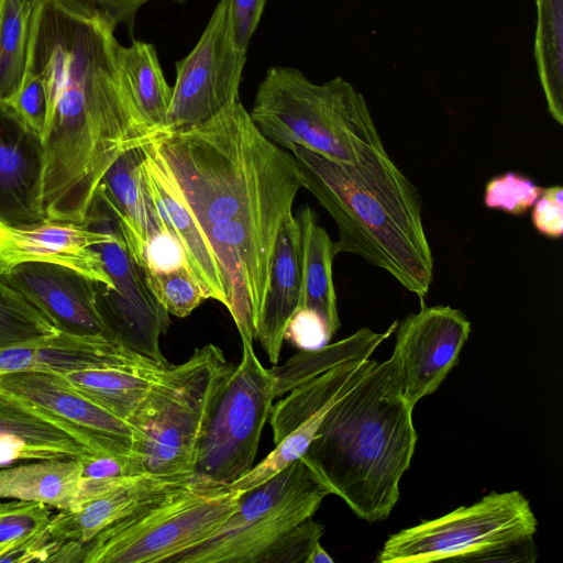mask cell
I'll return each instance as SVG.
<instances>
[{
    "mask_svg": "<svg viewBox=\"0 0 563 563\" xmlns=\"http://www.w3.org/2000/svg\"><path fill=\"white\" fill-rule=\"evenodd\" d=\"M142 156V146L124 152L99 185L118 217L128 251L140 268L148 238L159 229L147 208L140 173Z\"/></svg>",
    "mask_w": 563,
    "mask_h": 563,
    "instance_id": "obj_25",
    "label": "cell"
},
{
    "mask_svg": "<svg viewBox=\"0 0 563 563\" xmlns=\"http://www.w3.org/2000/svg\"><path fill=\"white\" fill-rule=\"evenodd\" d=\"M245 492L196 473L156 493L81 545L82 563H173L209 539Z\"/></svg>",
    "mask_w": 563,
    "mask_h": 563,
    "instance_id": "obj_6",
    "label": "cell"
},
{
    "mask_svg": "<svg viewBox=\"0 0 563 563\" xmlns=\"http://www.w3.org/2000/svg\"><path fill=\"white\" fill-rule=\"evenodd\" d=\"M111 239L101 227L44 220L29 225L0 221V275L29 262L71 268L89 279L114 287L95 245Z\"/></svg>",
    "mask_w": 563,
    "mask_h": 563,
    "instance_id": "obj_16",
    "label": "cell"
},
{
    "mask_svg": "<svg viewBox=\"0 0 563 563\" xmlns=\"http://www.w3.org/2000/svg\"><path fill=\"white\" fill-rule=\"evenodd\" d=\"M188 265L185 253L166 229L154 231L146 243L142 271L165 273ZM189 266V265H188Z\"/></svg>",
    "mask_w": 563,
    "mask_h": 563,
    "instance_id": "obj_38",
    "label": "cell"
},
{
    "mask_svg": "<svg viewBox=\"0 0 563 563\" xmlns=\"http://www.w3.org/2000/svg\"><path fill=\"white\" fill-rule=\"evenodd\" d=\"M300 233L301 295L299 307L318 311L332 335L341 322L333 283V261L338 254L334 242L318 221L314 211L306 206L296 217Z\"/></svg>",
    "mask_w": 563,
    "mask_h": 563,
    "instance_id": "obj_26",
    "label": "cell"
},
{
    "mask_svg": "<svg viewBox=\"0 0 563 563\" xmlns=\"http://www.w3.org/2000/svg\"><path fill=\"white\" fill-rule=\"evenodd\" d=\"M150 144L216 255L241 339L253 343L279 229L302 187L295 157L262 134L240 100Z\"/></svg>",
    "mask_w": 563,
    "mask_h": 563,
    "instance_id": "obj_2",
    "label": "cell"
},
{
    "mask_svg": "<svg viewBox=\"0 0 563 563\" xmlns=\"http://www.w3.org/2000/svg\"><path fill=\"white\" fill-rule=\"evenodd\" d=\"M538 521L519 492H493L471 506L390 536L377 554L379 563L473 561L486 551L533 537Z\"/></svg>",
    "mask_w": 563,
    "mask_h": 563,
    "instance_id": "obj_10",
    "label": "cell"
},
{
    "mask_svg": "<svg viewBox=\"0 0 563 563\" xmlns=\"http://www.w3.org/2000/svg\"><path fill=\"white\" fill-rule=\"evenodd\" d=\"M2 0H0V4H1Z\"/></svg>",
    "mask_w": 563,
    "mask_h": 563,
    "instance_id": "obj_46",
    "label": "cell"
},
{
    "mask_svg": "<svg viewBox=\"0 0 563 563\" xmlns=\"http://www.w3.org/2000/svg\"><path fill=\"white\" fill-rule=\"evenodd\" d=\"M412 411L397 357L375 361L329 410L301 460L358 518L385 520L415 453Z\"/></svg>",
    "mask_w": 563,
    "mask_h": 563,
    "instance_id": "obj_3",
    "label": "cell"
},
{
    "mask_svg": "<svg viewBox=\"0 0 563 563\" xmlns=\"http://www.w3.org/2000/svg\"><path fill=\"white\" fill-rule=\"evenodd\" d=\"M142 151L140 173L152 219L178 241L207 298L227 308L223 276L210 244L181 198L172 174L151 144L142 145Z\"/></svg>",
    "mask_w": 563,
    "mask_h": 563,
    "instance_id": "obj_20",
    "label": "cell"
},
{
    "mask_svg": "<svg viewBox=\"0 0 563 563\" xmlns=\"http://www.w3.org/2000/svg\"><path fill=\"white\" fill-rule=\"evenodd\" d=\"M0 389L76 429L97 453L133 457V427L76 390L62 374L22 371L0 374Z\"/></svg>",
    "mask_w": 563,
    "mask_h": 563,
    "instance_id": "obj_15",
    "label": "cell"
},
{
    "mask_svg": "<svg viewBox=\"0 0 563 563\" xmlns=\"http://www.w3.org/2000/svg\"><path fill=\"white\" fill-rule=\"evenodd\" d=\"M246 54L233 36L230 0H219L195 47L176 62L165 132L202 124L239 101Z\"/></svg>",
    "mask_w": 563,
    "mask_h": 563,
    "instance_id": "obj_12",
    "label": "cell"
},
{
    "mask_svg": "<svg viewBox=\"0 0 563 563\" xmlns=\"http://www.w3.org/2000/svg\"><path fill=\"white\" fill-rule=\"evenodd\" d=\"M333 559L322 548L320 541L317 542L311 549L310 553L305 560V563H332Z\"/></svg>",
    "mask_w": 563,
    "mask_h": 563,
    "instance_id": "obj_44",
    "label": "cell"
},
{
    "mask_svg": "<svg viewBox=\"0 0 563 563\" xmlns=\"http://www.w3.org/2000/svg\"><path fill=\"white\" fill-rule=\"evenodd\" d=\"M100 12L115 27L119 24L131 25L139 9L152 0H75ZM184 3L186 0H169Z\"/></svg>",
    "mask_w": 563,
    "mask_h": 563,
    "instance_id": "obj_42",
    "label": "cell"
},
{
    "mask_svg": "<svg viewBox=\"0 0 563 563\" xmlns=\"http://www.w3.org/2000/svg\"><path fill=\"white\" fill-rule=\"evenodd\" d=\"M82 224L101 227L111 234L110 240L95 249L114 286L96 283L97 308L112 339L142 355L166 362L159 339L170 323L169 313L155 298L142 269L131 257L118 217L100 187Z\"/></svg>",
    "mask_w": 563,
    "mask_h": 563,
    "instance_id": "obj_11",
    "label": "cell"
},
{
    "mask_svg": "<svg viewBox=\"0 0 563 563\" xmlns=\"http://www.w3.org/2000/svg\"><path fill=\"white\" fill-rule=\"evenodd\" d=\"M142 272L148 288L169 314L185 318L208 299L188 265L165 273Z\"/></svg>",
    "mask_w": 563,
    "mask_h": 563,
    "instance_id": "obj_33",
    "label": "cell"
},
{
    "mask_svg": "<svg viewBox=\"0 0 563 563\" xmlns=\"http://www.w3.org/2000/svg\"><path fill=\"white\" fill-rule=\"evenodd\" d=\"M43 179L42 136L0 101V221L20 227L44 220Z\"/></svg>",
    "mask_w": 563,
    "mask_h": 563,
    "instance_id": "obj_17",
    "label": "cell"
},
{
    "mask_svg": "<svg viewBox=\"0 0 563 563\" xmlns=\"http://www.w3.org/2000/svg\"><path fill=\"white\" fill-rule=\"evenodd\" d=\"M29 14L25 0L0 4V101L13 100L27 69Z\"/></svg>",
    "mask_w": 563,
    "mask_h": 563,
    "instance_id": "obj_31",
    "label": "cell"
},
{
    "mask_svg": "<svg viewBox=\"0 0 563 563\" xmlns=\"http://www.w3.org/2000/svg\"><path fill=\"white\" fill-rule=\"evenodd\" d=\"M10 103L42 136L47 118V95L41 77L26 69L22 85Z\"/></svg>",
    "mask_w": 563,
    "mask_h": 563,
    "instance_id": "obj_37",
    "label": "cell"
},
{
    "mask_svg": "<svg viewBox=\"0 0 563 563\" xmlns=\"http://www.w3.org/2000/svg\"><path fill=\"white\" fill-rule=\"evenodd\" d=\"M53 515L52 507L43 503L0 499V555L10 545L44 530Z\"/></svg>",
    "mask_w": 563,
    "mask_h": 563,
    "instance_id": "obj_34",
    "label": "cell"
},
{
    "mask_svg": "<svg viewBox=\"0 0 563 563\" xmlns=\"http://www.w3.org/2000/svg\"><path fill=\"white\" fill-rule=\"evenodd\" d=\"M119 60L141 113L151 126L165 132L173 87L166 81L155 46L137 40L121 45Z\"/></svg>",
    "mask_w": 563,
    "mask_h": 563,
    "instance_id": "obj_29",
    "label": "cell"
},
{
    "mask_svg": "<svg viewBox=\"0 0 563 563\" xmlns=\"http://www.w3.org/2000/svg\"><path fill=\"white\" fill-rule=\"evenodd\" d=\"M360 357L340 363L291 388L272 407L274 450L229 487L246 492L301 459L333 405L373 366Z\"/></svg>",
    "mask_w": 563,
    "mask_h": 563,
    "instance_id": "obj_13",
    "label": "cell"
},
{
    "mask_svg": "<svg viewBox=\"0 0 563 563\" xmlns=\"http://www.w3.org/2000/svg\"><path fill=\"white\" fill-rule=\"evenodd\" d=\"M531 221L534 229L549 239L563 234V188L559 185L543 188L532 206Z\"/></svg>",
    "mask_w": 563,
    "mask_h": 563,
    "instance_id": "obj_39",
    "label": "cell"
},
{
    "mask_svg": "<svg viewBox=\"0 0 563 563\" xmlns=\"http://www.w3.org/2000/svg\"><path fill=\"white\" fill-rule=\"evenodd\" d=\"M79 459L33 460L0 467V499L38 501L57 510L70 507L79 489Z\"/></svg>",
    "mask_w": 563,
    "mask_h": 563,
    "instance_id": "obj_27",
    "label": "cell"
},
{
    "mask_svg": "<svg viewBox=\"0 0 563 563\" xmlns=\"http://www.w3.org/2000/svg\"><path fill=\"white\" fill-rule=\"evenodd\" d=\"M81 474L85 479H112L141 474L132 457L108 453H92L79 457Z\"/></svg>",
    "mask_w": 563,
    "mask_h": 563,
    "instance_id": "obj_40",
    "label": "cell"
},
{
    "mask_svg": "<svg viewBox=\"0 0 563 563\" xmlns=\"http://www.w3.org/2000/svg\"><path fill=\"white\" fill-rule=\"evenodd\" d=\"M398 321L384 332L362 328L353 334L320 349L301 351L285 364L271 368L276 379V398L284 396L298 384L350 360L371 357L376 349L395 333Z\"/></svg>",
    "mask_w": 563,
    "mask_h": 563,
    "instance_id": "obj_28",
    "label": "cell"
},
{
    "mask_svg": "<svg viewBox=\"0 0 563 563\" xmlns=\"http://www.w3.org/2000/svg\"><path fill=\"white\" fill-rule=\"evenodd\" d=\"M0 445L19 461L97 453L73 427L0 389Z\"/></svg>",
    "mask_w": 563,
    "mask_h": 563,
    "instance_id": "obj_21",
    "label": "cell"
},
{
    "mask_svg": "<svg viewBox=\"0 0 563 563\" xmlns=\"http://www.w3.org/2000/svg\"><path fill=\"white\" fill-rule=\"evenodd\" d=\"M62 331L0 275V349L51 338Z\"/></svg>",
    "mask_w": 563,
    "mask_h": 563,
    "instance_id": "obj_32",
    "label": "cell"
},
{
    "mask_svg": "<svg viewBox=\"0 0 563 563\" xmlns=\"http://www.w3.org/2000/svg\"><path fill=\"white\" fill-rule=\"evenodd\" d=\"M332 334L323 317L311 308L299 307L287 322L284 340L301 351H311L329 344Z\"/></svg>",
    "mask_w": 563,
    "mask_h": 563,
    "instance_id": "obj_36",
    "label": "cell"
},
{
    "mask_svg": "<svg viewBox=\"0 0 563 563\" xmlns=\"http://www.w3.org/2000/svg\"><path fill=\"white\" fill-rule=\"evenodd\" d=\"M139 353L103 335H57L0 349V374L22 371H71L119 364Z\"/></svg>",
    "mask_w": 563,
    "mask_h": 563,
    "instance_id": "obj_23",
    "label": "cell"
},
{
    "mask_svg": "<svg viewBox=\"0 0 563 563\" xmlns=\"http://www.w3.org/2000/svg\"><path fill=\"white\" fill-rule=\"evenodd\" d=\"M242 340V357L224 376L197 448L195 473L231 484L254 466L263 428L276 398V379Z\"/></svg>",
    "mask_w": 563,
    "mask_h": 563,
    "instance_id": "obj_9",
    "label": "cell"
},
{
    "mask_svg": "<svg viewBox=\"0 0 563 563\" xmlns=\"http://www.w3.org/2000/svg\"><path fill=\"white\" fill-rule=\"evenodd\" d=\"M1 276L62 331L113 340L97 308L96 282L82 274L57 264L29 262Z\"/></svg>",
    "mask_w": 563,
    "mask_h": 563,
    "instance_id": "obj_19",
    "label": "cell"
},
{
    "mask_svg": "<svg viewBox=\"0 0 563 563\" xmlns=\"http://www.w3.org/2000/svg\"><path fill=\"white\" fill-rule=\"evenodd\" d=\"M27 69L47 95L45 218L82 224L100 181L124 152L159 133L141 113L122 73L115 26L75 0H25Z\"/></svg>",
    "mask_w": 563,
    "mask_h": 563,
    "instance_id": "obj_1",
    "label": "cell"
},
{
    "mask_svg": "<svg viewBox=\"0 0 563 563\" xmlns=\"http://www.w3.org/2000/svg\"><path fill=\"white\" fill-rule=\"evenodd\" d=\"M267 0H230L233 36L238 47L247 53L261 22Z\"/></svg>",
    "mask_w": 563,
    "mask_h": 563,
    "instance_id": "obj_41",
    "label": "cell"
},
{
    "mask_svg": "<svg viewBox=\"0 0 563 563\" xmlns=\"http://www.w3.org/2000/svg\"><path fill=\"white\" fill-rule=\"evenodd\" d=\"M537 549L532 537L509 542L484 553L476 555L473 561L477 562H534Z\"/></svg>",
    "mask_w": 563,
    "mask_h": 563,
    "instance_id": "obj_43",
    "label": "cell"
},
{
    "mask_svg": "<svg viewBox=\"0 0 563 563\" xmlns=\"http://www.w3.org/2000/svg\"><path fill=\"white\" fill-rule=\"evenodd\" d=\"M169 365L139 354L124 363L62 375L80 394L129 421Z\"/></svg>",
    "mask_w": 563,
    "mask_h": 563,
    "instance_id": "obj_24",
    "label": "cell"
},
{
    "mask_svg": "<svg viewBox=\"0 0 563 563\" xmlns=\"http://www.w3.org/2000/svg\"><path fill=\"white\" fill-rule=\"evenodd\" d=\"M189 475L144 473L112 479L80 478L74 504L55 512L47 530L60 542L84 545L146 499Z\"/></svg>",
    "mask_w": 563,
    "mask_h": 563,
    "instance_id": "obj_18",
    "label": "cell"
},
{
    "mask_svg": "<svg viewBox=\"0 0 563 563\" xmlns=\"http://www.w3.org/2000/svg\"><path fill=\"white\" fill-rule=\"evenodd\" d=\"M231 366L219 346L207 344L166 368L128 421L136 433L133 462L141 474L195 473L208 413Z\"/></svg>",
    "mask_w": 563,
    "mask_h": 563,
    "instance_id": "obj_7",
    "label": "cell"
},
{
    "mask_svg": "<svg viewBox=\"0 0 563 563\" xmlns=\"http://www.w3.org/2000/svg\"><path fill=\"white\" fill-rule=\"evenodd\" d=\"M330 495L301 459L246 490L225 522L173 563H274L294 530Z\"/></svg>",
    "mask_w": 563,
    "mask_h": 563,
    "instance_id": "obj_8",
    "label": "cell"
},
{
    "mask_svg": "<svg viewBox=\"0 0 563 563\" xmlns=\"http://www.w3.org/2000/svg\"><path fill=\"white\" fill-rule=\"evenodd\" d=\"M287 150L296 159L302 187L336 224V253L362 257L423 299L434 271L424 225L387 205L349 168L300 145H289Z\"/></svg>",
    "mask_w": 563,
    "mask_h": 563,
    "instance_id": "obj_5",
    "label": "cell"
},
{
    "mask_svg": "<svg viewBox=\"0 0 563 563\" xmlns=\"http://www.w3.org/2000/svg\"><path fill=\"white\" fill-rule=\"evenodd\" d=\"M543 187L530 178L507 172L489 179L485 186L484 205L488 209L522 216L532 208Z\"/></svg>",
    "mask_w": 563,
    "mask_h": 563,
    "instance_id": "obj_35",
    "label": "cell"
},
{
    "mask_svg": "<svg viewBox=\"0 0 563 563\" xmlns=\"http://www.w3.org/2000/svg\"><path fill=\"white\" fill-rule=\"evenodd\" d=\"M301 295V251L298 222L292 213L282 223L276 240L269 280L254 336L271 363L280 357L284 333L291 314L299 308Z\"/></svg>",
    "mask_w": 563,
    "mask_h": 563,
    "instance_id": "obj_22",
    "label": "cell"
},
{
    "mask_svg": "<svg viewBox=\"0 0 563 563\" xmlns=\"http://www.w3.org/2000/svg\"><path fill=\"white\" fill-rule=\"evenodd\" d=\"M18 462L16 456L8 449L0 445V467Z\"/></svg>",
    "mask_w": 563,
    "mask_h": 563,
    "instance_id": "obj_45",
    "label": "cell"
},
{
    "mask_svg": "<svg viewBox=\"0 0 563 563\" xmlns=\"http://www.w3.org/2000/svg\"><path fill=\"white\" fill-rule=\"evenodd\" d=\"M533 53L548 110L563 124V0H534Z\"/></svg>",
    "mask_w": 563,
    "mask_h": 563,
    "instance_id": "obj_30",
    "label": "cell"
},
{
    "mask_svg": "<svg viewBox=\"0 0 563 563\" xmlns=\"http://www.w3.org/2000/svg\"><path fill=\"white\" fill-rule=\"evenodd\" d=\"M250 117L276 145H300L349 168L387 205L423 224L417 188L389 156L365 98L347 80L316 84L297 68L269 67Z\"/></svg>",
    "mask_w": 563,
    "mask_h": 563,
    "instance_id": "obj_4",
    "label": "cell"
},
{
    "mask_svg": "<svg viewBox=\"0 0 563 563\" xmlns=\"http://www.w3.org/2000/svg\"><path fill=\"white\" fill-rule=\"evenodd\" d=\"M393 354L400 365L402 395L412 408L434 393L456 365L471 333V322L451 306H423L396 329Z\"/></svg>",
    "mask_w": 563,
    "mask_h": 563,
    "instance_id": "obj_14",
    "label": "cell"
}]
</instances>
